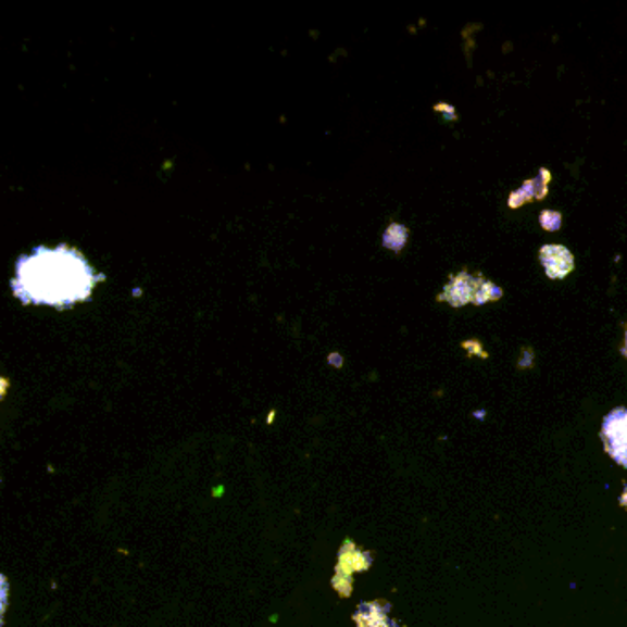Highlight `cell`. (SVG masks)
Masks as SVG:
<instances>
[{
  "label": "cell",
  "mask_w": 627,
  "mask_h": 627,
  "mask_svg": "<svg viewBox=\"0 0 627 627\" xmlns=\"http://www.w3.org/2000/svg\"><path fill=\"white\" fill-rule=\"evenodd\" d=\"M100 278L76 249L41 247L18 260L12 286L24 304L68 308L89 299Z\"/></svg>",
  "instance_id": "cell-1"
},
{
  "label": "cell",
  "mask_w": 627,
  "mask_h": 627,
  "mask_svg": "<svg viewBox=\"0 0 627 627\" xmlns=\"http://www.w3.org/2000/svg\"><path fill=\"white\" fill-rule=\"evenodd\" d=\"M602 438L611 459L627 467V409H615L605 416Z\"/></svg>",
  "instance_id": "cell-2"
},
{
  "label": "cell",
  "mask_w": 627,
  "mask_h": 627,
  "mask_svg": "<svg viewBox=\"0 0 627 627\" xmlns=\"http://www.w3.org/2000/svg\"><path fill=\"white\" fill-rule=\"evenodd\" d=\"M547 275L552 280H560L573 271L574 258L568 249L562 246H544L539 252Z\"/></svg>",
  "instance_id": "cell-3"
},
{
  "label": "cell",
  "mask_w": 627,
  "mask_h": 627,
  "mask_svg": "<svg viewBox=\"0 0 627 627\" xmlns=\"http://www.w3.org/2000/svg\"><path fill=\"white\" fill-rule=\"evenodd\" d=\"M485 281L478 280L475 276L462 273V275L454 276L453 280H449L446 291H443V299H448L453 305H464L467 302H475L478 289Z\"/></svg>",
  "instance_id": "cell-4"
},
{
  "label": "cell",
  "mask_w": 627,
  "mask_h": 627,
  "mask_svg": "<svg viewBox=\"0 0 627 627\" xmlns=\"http://www.w3.org/2000/svg\"><path fill=\"white\" fill-rule=\"evenodd\" d=\"M622 352H624V355H627V326H626V344H624V348H622Z\"/></svg>",
  "instance_id": "cell-5"
},
{
  "label": "cell",
  "mask_w": 627,
  "mask_h": 627,
  "mask_svg": "<svg viewBox=\"0 0 627 627\" xmlns=\"http://www.w3.org/2000/svg\"><path fill=\"white\" fill-rule=\"evenodd\" d=\"M622 504H626L627 506V488L626 491H624V497H622Z\"/></svg>",
  "instance_id": "cell-6"
}]
</instances>
